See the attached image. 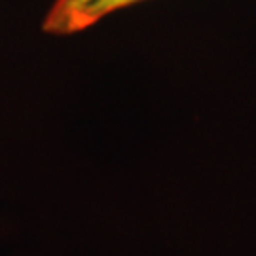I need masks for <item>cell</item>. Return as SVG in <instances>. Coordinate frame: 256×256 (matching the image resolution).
Returning a JSON list of instances; mask_svg holds the SVG:
<instances>
[{
  "label": "cell",
  "instance_id": "6da1fadb",
  "mask_svg": "<svg viewBox=\"0 0 256 256\" xmlns=\"http://www.w3.org/2000/svg\"><path fill=\"white\" fill-rule=\"evenodd\" d=\"M95 0H55L44 19V30L52 34H72L80 32L78 25L84 12Z\"/></svg>",
  "mask_w": 256,
  "mask_h": 256
},
{
  "label": "cell",
  "instance_id": "7a4b0ae2",
  "mask_svg": "<svg viewBox=\"0 0 256 256\" xmlns=\"http://www.w3.org/2000/svg\"><path fill=\"white\" fill-rule=\"evenodd\" d=\"M137 2H140V0H95L92 6L84 12L82 19H80V25H78V30H86L88 27L99 23L102 18H106V16L126 8V6L137 4Z\"/></svg>",
  "mask_w": 256,
  "mask_h": 256
}]
</instances>
